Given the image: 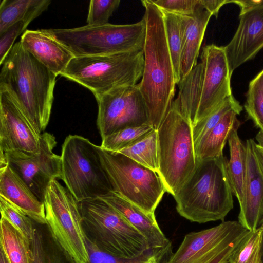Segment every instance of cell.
Listing matches in <instances>:
<instances>
[{"label": "cell", "instance_id": "obj_1", "mask_svg": "<svg viewBox=\"0 0 263 263\" xmlns=\"http://www.w3.org/2000/svg\"><path fill=\"white\" fill-rule=\"evenodd\" d=\"M146 26L144 64L139 84L149 124L157 130L174 101L176 82L162 11L152 0L141 1Z\"/></svg>", "mask_w": 263, "mask_h": 263}, {"label": "cell", "instance_id": "obj_2", "mask_svg": "<svg viewBox=\"0 0 263 263\" xmlns=\"http://www.w3.org/2000/svg\"><path fill=\"white\" fill-rule=\"evenodd\" d=\"M1 65L0 86L10 92L33 128L41 135L50 120L57 76L20 41Z\"/></svg>", "mask_w": 263, "mask_h": 263}, {"label": "cell", "instance_id": "obj_3", "mask_svg": "<svg viewBox=\"0 0 263 263\" xmlns=\"http://www.w3.org/2000/svg\"><path fill=\"white\" fill-rule=\"evenodd\" d=\"M227 161L223 155L197 160L192 174L173 196L182 217L199 223L224 221L233 208Z\"/></svg>", "mask_w": 263, "mask_h": 263}, {"label": "cell", "instance_id": "obj_4", "mask_svg": "<svg viewBox=\"0 0 263 263\" xmlns=\"http://www.w3.org/2000/svg\"><path fill=\"white\" fill-rule=\"evenodd\" d=\"M157 133L158 174L173 196L196 167L192 125L173 101Z\"/></svg>", "mask_w": 263, "mask_h": 263}, {"label": "cell", "instance_id": "obj_5", "mask_svg": "<svg viewBox=\"0 0 263 263\" xmlns=\"http://www.w3.org/2000/svg\"><path fill=\"white\" fill-rule=\"evenodd\" d=\"M144 64L143 50L74 57L60 76L87 88L97 99L115 88L138 84Z\"/></svg>", "mask_w": 263, "mask_h": 263}, {"label": "cell", "instance_id": "obj_6", "mask_svg": "<svg viewBox=\"0 0 263 263\" xmlns=\"http://www.w3.org/2000/svg\"><path fill=\"white\" fill-rule=\"evenodd\" d=\"M85 234L102 250L124 258L139 257L150 249L145 237L99 198L79 202Z\"/></svg>", "mask_w": 263, "mask_h": 263}, {"label": "cell", "instance_id": "obj_7", "mask_svg": "<svg viewBox=\"0 0 263 263\" xmlns=\"http://www.w3.org/2000/svg\"><path fill=\"white\" fill-rule=\"evenodd\" d=\"M146 26L144 17L130 24L107 23L70 29L43 30L74 55H106L143 50Z\"/></svg>", "mask_w": 263, "mask_h": 263}, {"label": "cell", "instance_id": "obj_8", "mask_svg": "<svg viewBox=\"0 0 263 263\" xmlns=\"http://www.w3.org/2000/svg\"><path fill=\"white\" fill-rule=\"evenodd\" d=\"M43 202L50 236L69 263H89L82 216L74 196L54 179L47 189Z\"/></svg>", "mask_w": 263, "mask_h": 263}, {"label": "cell", "instance_id": "obj_9", "mask_svg": "<svg viewBox=\"0 0 263 263\" xmlns=\"http://www.w3.org/2000/svg\"><path fill=\"white\" fill-rule=\"evenodd\" d=\"M62 179L78 202L112 191L98 146L79 135L68 136L62 146Z\"/></svg>", "mask_w": 263, "mask_h": 263}, {"label": "cell", "instance_id": "obj_10", "mask_svg": "<svg viewBox=\"0 0 263 263\" xmlns=\"http://www.w3.org/2000/svg\"><path fill=\"white\" fill-rule=\"evenodd\" d=\"M102 166L112 191L149 213L155 211L167 192L157 172L119 152L98 146Z\"/></svg>", "mask_w": 263, "mask_h": 263}, {"label": "cell", "instance_id": "obj_11", "mask_svg": "<svg viewBox=\"0 0 263 263\" xmlns=\"http://www.w3.org/2000/svg\"><path fill=\"white\" fill-rule=\"evenodd\" d=\"M252 231L237 221L187 234L166 263H229Z\"/></svg>", "mask_w": 263, "mask_h": 263}, {"label": "cell", "instance_id": "obj_12", "mask_svg": "<svg viewBox=\"0 0 263 263\" xmlns=\"http://www.w3.org/2000/svg\"><path fill=\"white\" fill-rule=\"evenodd\" d=\"M96 100L97 125L102 139L126 128L149 124L138 83L115 88Z\"/></svg>", "mask_w": 263, "mask_h": 263}, {"label": "cell", "instance_id": "obj_13", "mask_svg": "<svg viewBox=\"0 0 263 263\" xmlns=\"http://www.w3.org/2000/svg\"><path fill=\"white\" fill-rule=\"evenodd\" d=\"M56 144L54 136L45 132L41 134L38 153L8 152L0 156L1 163H7L42 202L51 181L61 177V156L53 151Z\"/></svg>", "mask_w": 263, "mask_h": 263}, {"label": "cell", "instance_id": "obj_14", "mask_svg": "<svg viewBox=\"0 0 263 263\" xmlns=\"http://www.w3.org/2000/svg\"><path fill=\"white\" fill-rule=\"evenodd\" d=\"M200 58L203 68L202 90L194 125L233 95L231 85L233 71L224 46L213 44L206 45Z\"/></svg>", "mask_w": 263, "mask_h": 263}, {"label": "cell", "instance_id": "obj_15", "mask_svg": "<svg viewBox=\"0 0 263 263\" xmlns=\"http://www.w3.org/2000/svg\"><path fill=\"white\" fill-rule=\"evenodd\" d=\"M41 135L33 128L18 104L4 87L0 86V151L36 154Z\"/></svg>", "mask_w": 263, "mask_h": 263}, {"label": "cell", "instance_id": "obj_16", "mask_svg": "<svg viewBox=\"0 0 263 263\" xmlns=\"http://www.w3.org/2000/svg\"><path fill=\"white\" fill-rule=\"evenodd\" d=\"M237 30L224 46L232 71L253 59L263 49V0L240 12Z\"/></svg>", "mask_w": 263, "mask_h": 263}, {"label": "cell", "instance_id": "obj_17", "mask_svg": "<svg viewBox=\"0 0 263 263\" xmlns=\"http://www.w3.org/2000/svg\"><path fill=\"white\" fill-rule=\"evenodd\" d=\"M253 140L249 139L246 143L247 170L238 217V221L250 231L258 228L263 218V175L253 152Z\"/></svg>", "mask_w": 263, "mask_h": 263}, {"label": "cell", "instance_id": "obj_18", "mask_svg": "<svg viewBox=\"0 0 263 263\" xmlns=\"http://www.w3.org/2000/svg\"><path fill=\"white\" fill-rule=\"evenodd\" d=\"M98 198L112 207L140 232L150 248H160L171 244L160 229L155 213L145 212L114 191Z\"/></svg>", "mask_w": 263, "mask_h": 263}, {"label": "cell", "instance_id": "obj_19", "mask_svg": "<svg viewBox=\"0 0 263 263\" xmlns=\"http://www.w3.org/2000/svg\"><path fill=\"white\" fill-rule=\"evenodd\" d=\"M20 42L37 60L57 76L74 57L64 46L43 29L26 30Z\"/></svg>", "mask_w": 263, "mask_h": 263}, {"label": "cell", "instance_id": "obj_20", "mask_svg": "<svg viewBox=\"0 0 263 263\" xmlns=\"http://www.w3.org/2000/svg\"><path fill=\"white\" fill-rule=\"evenodd\" d=\"M0 196L16 206L33 220L46 224L44 202L6 163L0 164Z\"/></svg>", "mask_w": 263, "mask_h": 263}, {"label": "cell", "instance_id": "obj_21", "mask_svg": "<svg viewBox=\"0 0 263 263\" xmlns=\"http://www.w3.org/2000/svg\"><path fill=\"white\" fill-rule=\"evenodd\" d=\"M212 16L202 6L193 15L182 16L183 34L180 60L181 79L187 76L197 64L200 46Z\"/></svg>", "mask_w": 263, "mask_h": 263}, {"label": "cell", "instance_id": "obj_22", "mask_svg": "<svg viewBox=\"0 0 263 263\" xmlns=\"http://www.w3.org/2000/svg\"><path fill=\"white\" fill-rule=\"evenodd\" d=\"M240 124L238 120L229 137L228 142L230 159L227 161L228 173L232 190L239 204L241 202L243 197L247 170V147L238 134Z\"/></svg>", "mask_w": 263, "mask_h": 263}, {"label": "cell", "instance_id": "obj_23", "mask_svg": "<svg viewBox=\"0 0 263 263\" xmlns=\"http://www.w3.org/2000/svg\"><path fill=\"white\" fill-rule=\"evenodd\" d=\"M203 68L201 62L197 64L178 84L179 92L173 102L190 121L192 126L195 120L200 101Z\"/></svg>", "mask_w": 263, "mask_h": 263}, {"label": "cell", "instance_id": "obj_24", "mask_svg": "<svg viewBox=\"0 0 263 263\" xmlns=\"http://www.w3.org/2000/svg\"><path fill=\"white\" fill-rule=\"evenodd\" d=\"M240 112L231 110L211 129L195 148L197 160L220 157Z\"/></svg>", "mask_w": 263, "mask_h": 263}, {"label": "cell", "instance_id": "obj_25", "mask_svg": "<svg viewBox=\"0 0 263 263\" xmlns=\"http://www.w3.org/2000/svg\"><path fill=\"white\" fill-rule=\"evenodd\" d=\"M0 248L9 263H30V241L2 217L0 221Z\"/></svg>", "mask_w": 263, "mask_h": 263}, {"label": "cell", "instance_id": "obj_26", "mask_svg": "<svg viewBox=\"0 0 263 263\" xmlns=\"http://www.w3.org/2000/svg\"><path fill=\"white\" fill-rule=\"evenodd\" d=\"M89 263H162L171 248V244L160 248H151L134 258L119 257L101 250L86 235Z\"/></svg>", "mask_w": 263, "mask_h": 263}, {"label": "cell", "instance_id": "obj_27", "mask_svg": "<svg viewBox=\"0 0 263 263\" xmlns=\"http://www.w3.org/2000/svg\"><path fill=\"white\" fill-rule=\"evenodd\" d=\"M162 12L167 45L174 70L176 82L178 84L181 80L180 60L183 34L182 17V16L171 13L163 11H162Z\"/></svg>", "mask_w": 263, "mask_h": 263}, {"label": "cell", "instance_id": "obj_28", "mask_svg": "<svg viewBox=\"0 0 263 263\" xmlns=\"http://www.w3.org/2000/svg\"><path fill=\"white\" fill-rule=\"evenodd\" d=\"M118 152L159 173L157 130L154 129L142 140Z\"/></svg>", "mask_w": 263, "mask_h": 263}, {"label": "cell", "instance_id": "obj_29", "mask_svg": "<svg viewBox=\"0 0 263 263\" xmlns=\"http://www.w3.org/2000/svg\"><path fill=\"white\" fill-rule=\"evenodd\" d=\"M50 0H2L0 5V34Z\"/></svg>", "mask_w": 263, "mask_h": 263}, {"label": "cell", "instance_id": "obj_30", "mask_svg": "<svg viewBox=\"0 0 263 263\" xmlns=\"http://www.w3.org/2000/svg\"><path fill=\"white\" fill-rule=\"evenodd\" d=\"M231 110L240 112L242 110V106L233 95L227 98L208 116L192 126L195 149L223 117Z\"/></svg>", "mask_w": 263, "mask_h": 263}, {"label": "cell", "instance_id": "obj_31", "mask_svg": "<svg viewBox=\"0 0 263 263\" xmlns=\"http://www.w3.org/2000/svg\"><path fill=\"white\" fill-rule=\"evenodd\" d=\"M154 129L149 124L126 128L102 139L100 147L118 152L142 140Z\"/></svg>", "mask_w": 263, "mask_h": 263}, {"label": "cell", "instance_id": "obj_32", "mask_svg": "<svg viewBox=\"0 0 263 263\" xmlns=\"http://www.w3.org/2000/svg\"><path fill=\"white\" fill-rule=\"evenodd\" d=\"M30 245V263H66L67 260L54 242L47 239L39 228H35Z\"/></svg>", "mask_w": 263, "mask_h": 263}, {"label": "cell", "instance_id": "obj_33", "mask_svg": "<svg viewBox=\"0 0 263 263\" xmlns=\"http://www.w3.org/2000/svg\"><path fill=\"white\" fill-rule=\"evenodd\" d=\"M244 108L248 118L263 133V69L249 82Z\"/></svg>", "mask_w": 263, "mask_h": 263}, {"label": "cell", "instance_id": "obj_34", "mask_svg": "<svg viewBox=\"0 0 263 263\" xmlns=\"http://www.w3.org/2000/svg\"><path fill=\"white\" fill-rule=\"evenodd\" d=\"M1 217L6 218L29 240L31 241L35 228L32 219L23 211L0 196Z\"/></svg>", "mask_w": 263, "mask_h": 263}, {"label": "cell", "instance_id": "obj_35", "mask_svg": "<svg viewBox=\"0 0 263 263\" xmlns=\"http://www.w3.org/2000/svg\"><path fill=\"white\" fill-rule=\"evenodd\" d=\"M50 3V1L23 20L12 25L4 33L0 34V64L2 63L13 46V43L16 37L26 30L27 27L31 21L48 8Z\"/></svg>", "mask_w": 263, "mask_h": 263}, {"label": "cell", "instance_id": "obj_36", "mask_svg": "<svg viewBox=\"0 0 263 263\" xmlns=\"http://www.w3.org/2000/svg\"><path fill=\"white\" fill-rule=\"evenodd\" d=\"M120 3V0L90 1L87 25L98 26L108 23L109 17L119 7Z\"/></svg>", "mask_w": 263, "mask_h": 263}, {"label": "cell", "instance_id": "obj_37", "mask_svg": "<svg viewBox=\"0 0 263 263\" xmlns=\"http://www.w3.org/2000/svg\"><path fill=\"white\" fill-rule=\"evenodd\" d=\"M162 11L180 16L193 15L202 7L200 0H152Z\"/></svg>", "mask_w": 263, "mask_h": 263}, {"label": "cell", "instance_id": "obj_38", "mask_svg": "<svg viewBox=\"0 0 263 263\" xmlns=\"http://www.w3.org/2000/svg\"><path fill=\"white\" fill-rule=\"evenodd\" d=\"M263 229L259 227L251 234L231 258L229 263H246L259 243L262 241Z\"/></svg>", "mask_w": 263, "mask_h": 263}, {"label": "cell", "instance_id": "obj_39", "mask_svg": "<svg viewBox=\"0 0 263 263\" xmlns=\"http://www.w3.org/2000/svg\"><path fill=\"white\" fill-rule=\"evenodd\" d=\"M258 143L253 141V149L259 169L263 175V133L259 131L256 136Z\"/></svg>", "mask_w": 263, "mask_h": 263}, {"label": "cell", "instance_id": "obj_40", "mask_svg": "<svg viewBox=\"0 0 263 263\" xmlns=\"http://www.w3.org/2000/svg\"><path fill=\"white\" fill-rule=\"evenodd\" d=\"M204 9L217 17L219 10L224 5L231 3V0H200Z\"/></svg>", "mask_w": 263, "mask_h": 263}, {"label": "cell", "instance_id": "obj_41", "mask_svg": "<svg viewBox=\"0 0 263 263\" xmlns=\"http://www.w3.org/2000/svg\"><path fill=\"white\" fill-rule=\"evenodd\" d=\"M261 0H231V3H234L240 8V12H243L261 2Z\"/></svg>", "mask_w": 263, "mask_h": 263}, {"label": "cell", "instance_id": "obj_42", "mask_svg": "<svg viewBox=\"0 0 263 263\" xmlns=\"http://www.w3.org/2000/svg\"><path fill=\"white\" fill-rule=\"evenodd\" d=\"M262 241L258 244L254 252L246 263H263Z\"/></svg>", "mask_w": 263, "mask_h": 263}, {"label": "cell", "instance_id": "obj_43", "mask_svg": "<svg viewBox=\"0 0 263 263\" xmlns=\"http://www.w3.org/2000/svg\"><path fill=\"white\" fill-rule=\"evenodd\" d=\"M0 263H9L5 254L1 248H0Z\"/></svg>", "mask_w": 263, "mask_h": 263}, {"label": "cell", "instance_id": "obj_44", "mask_svg": "<svg viewBox=\"0 0 263 263\" xmlns=\"http://www.w3.org/2000/svg\"><path fill=\"white\" fill-rule=\"evenodd\" d=\"M260 227H261L262 228V229H263V218H262V221L261 222ZM261 250H262V258H263V236H262V241Z\"/></svg>", "mask_w": 263, "mask_h": 263}]
</instances>
